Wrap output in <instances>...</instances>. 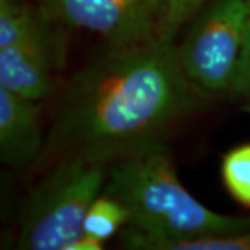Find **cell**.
I'll use <instances>...</instances> for the list:
<instances>
[{
  "mask_svg": "<svg viewBox=\"0 0 250 250\" xmlns=\"http://www.w3.org/2000/svg\"><path fill=\"white\" fill-rule=\"evenodd\" d=\"M39 102L0 88V160L13 170L35 167L43 152Z\"/></svg>",
  "mask_w": 250,
  "mask_h": 250,
  "instance_id": "7",
  "label": "cell"
},
{
  "mask_svg": "<svg viewBox=\"0 0 250 250\" xmlns=\"http://www.w3.org/2000/svg\"><path fill=\"white\" fill-rule=\"evenodd\" d=\"M108 164L86 157H65L43 170L21 207L17 248L68 250L83 236V223L103 193Z\"/></svg>",
  "mask_w": 250,
  "mask_h": 250,
  "instance_id": "3",
  "label": "cell"
},
{
  "mask_svg": "<svg viewBox=\"0 0 250 250\" xmlns=\"http://www.w3.org/2000/svg\"><path fill=\"white\" fill-rule=\"evenodd\" d=\"M103 193L128 211L121 231L126 249L161 250L179 239L250 231L248 215L215 213L192 196L161 146L110 164Z\"/></svg>",
  "mask_w": 250,
  "mask_h": 250,
  "instance_id": "2",
  "label": "cell"
},
{
  "mask_svg": "<svg viewBox=\"0 0 250 250\" xmlns=\"http://www.w3.org/2000/svg\"><path fill=\"white\" fill-rule=\"evenodd\" d=\"M229 96L236 100L243 110L250 111V17L245 28L241 57Z\"/></svg>",
  "mask_w": 250,
  "mask_h": 250,
  "instance_id": "10",
  "label": "cell"
},
{
  "mask_svg": "<svg viewBox=\"0 0 250 250\" xmlns=\"http://www.w3.org/2000/svg\"><path fill=\"white\" fill-rule=\"evenodd\" d=\"M67 29L49 16L18 42L0 49V88L36 102L45 100L64 68Z\"/></svg>",
  "mask_w": 250,
  "mask_h": 250,
  "instance_id": "6",
  "label": "cell"
},
{
  "mask_svg": "<svg viewBox=\"0 0 250 250\" xmlns=\"http://www.w3.org/2000/svg\"><path fill=\"white\" fill-rule=\"evenodd\" d=\"M221 179L229 196L250 210V143L239 145L224 154Z\"/></svg>",
  "mask_w": 250,
  "mask_h": 250,
  "instance_id": "9",
  "label": "cell"
},
{
  "mask_svg": "<svg viewBox=\"0 0 250 250\" xmlns=\"http://www.w3.org/2000/svg\"><path fill=\"white\" fill-rule=\"evenodd\" d=\"M246 4H248V10H249L250 13V0H246Z\"/></svg>",
  "mask_w": 250,
  "mask_h": 250,
  "instance_id": "12",
  "label": "cell"
},
{
  "mask_svg": "<svg viewBox=\"0 0 250 250\" xmlns=\"http://www.w3.org/2000/svg\"><path fill=\"white\" fill-rule=\"evenodd\" d=\"M208 99L188 78L174 41L108 46L65 85L35 167L75 156L110 166L159 147Z\"/></svg>",
  "mask_w": 250,
  "mask_h": 250,
  "instance_id": "1",
  "label": "cell"
},
{
  "mask_svg": "<svg viewBox=\"0 0 250 250\" xmlns=\"http://www.w3.org/2000/svg\"><path fill=\"white\" fill-rule=\"evenodd\" d=\"M250 17L246 0H207L178 46L188 78L207 98L229 95Z\"/></svg>",
  "mask_w": 250,
  "mask_h": 250,
  "instance_id": "4",
  "label": "cell"
},
{
  "mask_svg": "<svg viewBox=\"0 0 250 250\" xmlns=\"http://www.w3.org/2000/svg\"><path fill=\"white\" fill-rule=\"evenodd\" d=\"M64 25L85 29L108 46H128L166 39L170 0H39Z\"/></svg>",
  "mask_w": 250,
  "mask_h": 250,
  "instance_id": "5",
  "label": "cell"
},
{
  "mask_svg": "<svg viewBox=\"0 0 250 250\" xmlns=\"http://www.w3.org/2000/svg\"><path fill=\"white\" fill-rule=\"evenodd\" d=\"M129 217L124 206L117 199L102 193L88 210L83 223V235L104 242L121 232L128 225Z\"/></svg>",
  "mask_w": 250,
  "mask_h": 250,
  "instance_id": "8",
  "label": "cell"
},
{
  "mask_svg": "<svg viewBox=\"0 0 250 250\" xmlns=\"http://www.w3.org/2000/svg\"><path fill=\"white\" fill-rule=\"evenodd\" d=\"M207 0H170L166 18L164 38L174 41L181 28L192 21Z\"/></svg>",
  "mask_w": 250,
  "mask_h": 250,
  "instance_id": "11",
  "label": "cell"
}]
</instances>
